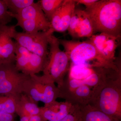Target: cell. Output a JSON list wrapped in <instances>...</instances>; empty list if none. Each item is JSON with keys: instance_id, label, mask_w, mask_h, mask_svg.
<instances>
[{"instance_id": "4316f807", "label": "cell", "mask_w": 121, "mask_h": 121, "mask_svg": "<svg viewBox=\"0 0 121 121\" xmlns=\"http://www.w3.org/2000/svg\"><path fill=\"white\" fill-rule=\"evenodd\" d=\"M29 121H47L41 114L33 115L30 117Z\"/></svg>"}, {"instance_id": "ba28073f", "label": "cell", "mask_w": 121, "mask_h": 121, "mask_svg": "<svg viewBox=\"0 0 121 121\" xmlns=\"http://www.w3.org/2000/svg\"><path fill=\"white\" fill-rule=\"evenodd\" d=\"M89 39L108 62L113 65L119 64L116 60L115 54L120 38L106 33H100L94 34Z\"/></svg>"}, {"instance_id": "7c38bea8", "label": "cell", "mask_w": 121, "mask_h": 121, "mask_svg": "<svg viewBox=\"0 0 121 121\" xmlns=\"http://www.w3.org/2000/svg\"><path fill=\"white\" fill-rule=\"evenodd\" d=\"M78 106L55 101L40 107V114L47 121H59L73 111Z\"/></svg>"}, {"instance_id": "30bf717a", "label": "cell", "mask_w": 121, "mask_h": 121, "mask_svg": "<svg viewBox=\"0 0 121 121\" xmlns=\"http://www.w3.org/2000/svg\"><path fill=\"white\" fill-rule=\"evenodd\" d=\"M74 38H90L94 35L92 23L84 10L75 9L67 30Z\"/></svg>"}, {"instance_id": "7402d4cb", "label": "cell", "mask_w": 121, "mask_h": 121, "mask_svg": "<svg viewBox=\"0 0 121 121\" xmlns=\"http://www.w3.org/2000/svg\"><path fill=\"white\" fill-rule=\"evenodd\" d=\"M13 18L9 14L4 0H0V27L7 25Z\"/></svg>"}, {"instance_id": "ffe728a7", "label": "cell", "mask_w": 121, "mask_h": 121, "mask_svg": "<svg viewBox=\"0 0 121 121\" xmlns=\"http://www.w3.org/2000/svg\"><path fill=\"white\" fill-rule=\"evenodd\" d=\"M17 95H0V112L14 114Z\"/></svg>"}, {"instance_id": "d6986e66", "label": "cell", "mask_w": 121, "mask_h": 121, "mask_svg": "<svg viewBox=\"0 0 121 121\" xmlns=\"http://www.w3.org/2000/svg\"><path fill=\"white\" fill-rule=\"evenodd\" d=\"M63 1L64 0H40L37 2L45 17L50 22L53 15L62 5Z\"/></svg>"}, {"instance_id": "6da1fadb", "label": "cell", "mask_w": 121, "mask_h": 121, "mask_svg": "<svg viewBox=\"0 0 121 121\" xmlns=\"http://www.w3.org/2000/svg\"><path fill=\"white\" fill-rule=\"evenodd\" d=\"M84 10L91 21L94 35L105 33L121 38V0H98Z\"/></svg>"}, {"instance_id": "52a82bcc", "label": "cell", "mask_w": 121, "mask_h": 121, "mask_svg": "<svg viewBox=\"0 0 121 121\" xmlns=\"http://www.w3.org/2000/svg\"><path fill=\"white\" fill-rule=\"evenodd\" d=\"M29 75L18 71L15 63L0 65V95H17L23 93V86Z\"/></svg>"}, {"instance_id": "cb8c5ba5", "label": "cell", "mask_w": 121, "mask_h": 121, "mask_svg": "<svg viewBox=\"0 0 121 121\" xmlns=\"http://www.w3.org/2000/svg\"><path fill=\"white\" fill-rule=\"evenodd\" d=\"M59 121H82L80 107H78L73 111Z\"/></svg>"}, {"instance_id": "9c48e42d", "label": "cell", "mask_w": 121, "mask_h": 121, "mask_svg": "<svg viewBox=\"0 0 121 121\" xmlns=\"http://www.w3.org/2000/svg\"><path fill=\"white\" fill-rule=\"evenodd\" d=\"M59 98L79 107L90 104L92 101L93 91L90 87L82 85L74 88L62 86L59 87Z\"/></svg>"}, {"instance_id": "83f0119b", "label": "cell", "mask_w": 121, "mask_h": 121, "mask_svg": "<svg viewBox=\"0 0 121 121\" xmlns=\"http://www.w3.org/2000/svg\"><path fill=\"white\" fill-rule=\"evenodd\" d=\"M30 117H20V121H29Z\"/></svg>"}, {"instance_id": "2e32d148", "label": "cell", "mask_w": 121, "mask_h": 121, "mask_svg": "<svg viewBox=\"0 0 121 121\" xmlns=\"http://www.w3.org/2000/svg\"><path fill=\"white\" fill-rule=\"evenodd\" d=\"M15 26H19L24 32L32 33L47 31L51 28L50 22H43L37 20H18Z\"/></svg>"}, {"instance_id": "3957f363", "label": "cell", "mask_w": 121, "mask_h": 121, "mask_svg": "<svg viewBox=\"0 0 121 121\" xmlns=\"http://www.w3.org/2000/svg\"><path fill=\"white\" fill-rule=\"evenodd\" d=\"M59 40L60 44L64 48L71 63L77 65L110 68L118 70L121 69L119 64L112 65L106 60L89 40L82 42Z\"/></svg>"}, {"instance_id": "d4e9b609", "label": "cell", "mask_w": 121, "mask_h": 121, "mask_svg": "<svg viewBox=\"0 0 121 121\" xmlns=\"http://www.w3.org/2000/svg\"><path fill=\"white\" fill-rule=\"evenodd\" d=\"M0 121H15L14 114L0 112Z\"/></svg>"}, {"instance_id": "ac0fdd59", "label": "cell", "mask_w": 121, "mask_h": 121, "mask_svg": "<svg viewBox=\"0 0 121 121\" xmlns=\"http://www.w3.org/2000/svg\"><path fill=\"white\" fill-rule=\"evenodd\" d=\"M96 67L90 65H77L71 63L68 78L76 80H82L94 73Z\"/></svg>"}, {"instance_id": "9a60e30c", "label": "cell", "mask_w": 121, "mask_h": 121, "mask_svg": "<svg viewBox=\"0 0 121 121\" xmlns=\"http://www.w3.org/2000/svg\"><path fill=\"white\" fill-rule=\"evenodd\" d=\"M82 121H121L88 105L80 107Z\"/></svg>"}, {"instance_id": "44dd1931", "label": "cell", "mask_w": 121, "mask_h": 121, "mask_svg": "<svg viewBox=\"0 0 121 121\" xmlns=\"http://www.w3.org/2000/svg\"><path fill=\"white\" fill-rule=\"evenodd\" d=\"M9 12L17 14L23 9L35 3L33 0H4Z\"/></svg>"}, {"instance_id": "4fadbf2b", "label": "cell", "mask_w": 121, "mask_h": 121, "mask_svg": "<svg viewBox=\"0 0 121 121\" xmlns=\"http://www.w3.org/2000/svg\"><path fill=\"white\" fill-rule=\"evenodd\" d=\"M37 104L25 94L21 93L17 98L16 113L20 117L40 114V107Z\"/></svg>"}, {"instance_id": "603a6c76", "label": "cell", "mask_w": 121, "mask_h": 121, "mask_svg": "<svg viewBox=\"0 0 121 121\" xmlns=\"http://www.w3.org/2000/svg\"><path fill=\"white\" fill-rule=\"evenodd\" d=\"M16 26H6L0 27V53L3 43L7 37L13 35L16 30Z\"/></svg>"}, {"instance_id": "8fae6325", "label": "cell", "mask_w": 121, "mask_h": 121, "mask_svg": "<svg viewBox=\"0 0 121 121\" xmlns=\"http://www.w3.org/2000/svg\"><path fill=\"white\" fill-rule=\"evenodd\" d=\"M76 4L75 0H64L50 21L51 28L54 32H63L67 30Z\"/></svg>"}, {"instance_id": "484cf974", "label": "cell", "mask_w": 121, "mask_h": 121, "mask_svg": "<svg viewBox=\"0 0 121 121\" xmlns=\"http://www.w3.org/2000/svg\"><path fill=\"white\" fill-rule=\"evenodd\" d=\"M76 3L84 5L86 8L90 7L95 2H97L98 0H76Z\"/></svg>"}, {"instance_id": "8992f818", "label": "cell", "mask_w": 121, "mask_h": 121, "mask_svg": "<svg viewBox=\"0 0 121 121\" xmlns=\"http://www.w3.org/2000/svg\"><path fill=\"white\" fill-rule=\"evenodd\" d=\"M54 32L52 28L47 31L32 33L16 31L12 38L30 52L47 60L48 55V46L50 37Z\"/></svg>"}, {"instance_id": "7a4b0ae2", "label": "cell", "mask_w": 121, "mask_h": 121, "mask_svg": "<svg viewBox=\"0 0 121 121\" xmlns=\"http://www.w3.org/2000/svg\"><path fill=\"white\" fill-rule=\"evenodd\" d=\"M92 90L93 98L90 105L121 120V72L110 76Z\"/></svg>"}, {"instance_id": "e0dca14e", "label": "cell", "mask_w": 121, "mask_h": 121, "mask_svg": "<svg viewBox=\"0 0 121 121\" xmlns=\"http://www.w3.org/2000/svg\"><path fill=\"white\" fill-rule=\"evenodd\" d=\"M12 37V36H9L3 43L0 53V65L15 63V42Z\"/></svg>"}, {"instance_id": "277c9868", "label": "cell", "mask_w": 121, "mask_h": 121, "mask_svg": "<svg viewBox=\"0 0 121 121\" xmlns=\"http://www.w3.org/2000/svg\"><path fill=\"white\" fill-rule=\"evenodd\" d=\"M49 45L50 52L43 72V75L56 83L59 88L69 72L70 61L67 53L60 49L59 39L53 35L50 37Z\"/></svg>"}, {"instance_id": "5b68a950", "label": "cell", "mask_w": 121, "mask_h": 121, "mask_svg": "<svg viewBox=\"0 0 121 121\" xmlns=\"http://www.w3.org/2000/svg\"><path fill=\"white\" fill-rule=\"evenodd\" d=\"M23 93L38 104H44L56 101L59 98V90L55 83L46 76L29 75L23 86Z\"/></svg>"}, {"instance_id": "5bb4252c", "label": "cell", "mask_w": 121, "mask_h": 121, "mask_svg": "<svg viewBox=\"0 0 121 121\" xmlns=\"http://www.w3.org/2000/svg\"><path fill=\"white\" fill-rule=\"evenodd\" d=\"M9 14L12 17L15 18L17 20H34L49 22L45 17L38 2H35L26 7L17 14H12L10 12Z\"/></svg>"}]
</instances>
